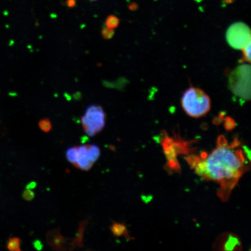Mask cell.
<instances>
[{
  "label": "cell",
  "mask_w": 251,
  "mask_h": 251,
  "mask_svg": "<svg viewBox=\"0 0 251 251\" xmlns=\"http://www.w3.org/2000/svg\"><path fill=\"white\" fill-rule=\"evenodd\" d=\"M247 149L237 138L229 143L221 135L216 148L209 154L191 155L186 160L201 177L220 185L218 195L226 201L240 178L250 169V152L247 153Z\"/></svg>",
  "instance_id": "1"
},
{
  "label": "cell",
  "mask_w": 251,
  "mask_h": 251,
  "mask_svg": "<svg viewBox=\"0 0 251 251\" xmlns=\"http://www.w3.org/2000/svg\"><path fill=\"white\" fill-rule=\"evenodd\" d=\"M181 106L188 116L199 118L208 114L211 110V100L202 90L191 87L182 96Z\"/></svg>",
  "instance_id": "2"
},
{
  "label": "cell",
  "mask_w": 251,
  "mask_h": 251,
  "mask_svg": "<svg viewBox=\"0 0 251 251\" xmlns=\"http://www.w3.org/2000/svg\"><path fill=\"white\" fill-rule=\"evenodd\" d=\"M229 86L235 96L246 100L251 98V67L241 65L231 74Z\"/></svg>",
  "instance_id": "3"
},
{
  "label": "cell",
  "mask_w": 251,
  "mask_h": 251,
  "mask_svg": "<svg viewBox=\"0 0 251 251\" xmlns=\"http://www.w3.org/2000/svg\"><path fill=\"white\" fill-rule=\"evenodd\" d=\"M106 115L101 106L91 105L81 118L84 130L90 137H94L103 130L105 126Z\"/></svg>",
  "instance_id": "4"
},
{
  "label": "cell",
  "mask_w": 251,
  "mask_h": 251,
  "mask_svg": "<svg viewBox=\"0 0 251 251\" xmlns=\"http://www.w3.org/2000/svg\"><path fill=\"white\" fill-rule=\"evenodd\" d=\"M251 30L243 23L232 24L227 30L226 39L228 45L233 49L241 50L251 43Z\"/></svg>",
  "instance_id": "5"
},
{
  "label": "cell",
  "mask_w": 251,
  "mask_h": 251,
  "mask_svg": "<svg viewBox=\"0 0 251 251\" xmlns=\"http://www.w3.org/2000/svg\"><path fill=\"white\" fill-rule=\"evenodd\" d=\"M68 238L61 234L60 228L54 229L47 232L46 241L53 250L66 251V245L70 244L68 242Z\"/></svg>",
  "instance_id": "6"
},
{
  "label": "cell",
  "mask_w": 251,
  "mask_h": 251,
  "mask_svg": "<svg viewBox=\"0 0 251 251\" xmlns=\"http://www.w3.org/2000/svg\"><path fill=\"white\" fill-rule=\"evenodd\" d=\"M215 247L219 250H238L241 249V244L237 235L226 233L218 238Z\"/></svg>",
  "instance_id": "7"
},
{
  "label": "cell",
  "mask_w": 251,
  "mask_h": 251,
  "mask_svg": "<svg viewBox=\"0 0 251 251\" xmlns=\"http://www.w3.org/2000/svg\"><path fill=\"white\" fill-rule=\"evenodd\" d=\"M94 164L91 162L89 158L87 146L82 145L78 147V152L75 167L84 171H89L93 167Z\"/></svg>",
  "instance_id": "8"
},
{
  "label": "cell",
  "mask_w": 251,
  "mask_h": 251,
  "mask_svg": "<svg viewBox=\"0 0 251 251\" xmlns=\"http://www.w3.org/2000/svg\"><path fill=\"white\" fill-rule=\"evenodd\" d=\"M88 222H89V219H87L81 222L79 225H78V230L76 235H75L74 240H72V242L70 244L71 251L76 249L77 248H83L84 247L83 238Z\"/></svg>",
  "instance_id": "9"
},
{
  "label": "cell",
  "mask_w": 251,
  "mask_h": 251,
  "mask_svg": "<svg viewBox=\"0 0 251 251\" xmlns=\"http://www.w3.org/2000/svg\"><path fill=\"white\" fill-rule=\"evenodd\" d=\"M112 225L110 226V230L115 236L128 237L127 230L124 224L114 221H112Z\"/></svg>",
  "instance_id": "10"
},
{
  "label": "cell",
  "mask_w": 251,
  "mask_h": 251,
  "mask_svg": "<svg viewBox=\"0 0 251 251\" xmlns=\"http://www.w3.org/2000/svg\"><path fill=\"white\" fill-rule=\"evenodd\" d=\"M87 146L90 160L91 162L94 164L99 159L100 154H101L99 147L93 144H87Z\"/></svg>",
  "instance_id": "11"
},
{
  "label": "cell",
  "mask_w": 251,
  "mask_h": 251,
  "mask_svg": "<svg viewBox=\"0 0 251 251\" xmlns=\"http://www.w3.org/2000/svg\"><path fill=\"white\" fill-rule=\"evenodd\" d=\"M78 152V147H69L66 151V157L71 164H76Z\"/></svg>",
  "instance_id": "12"
},
{
  "label": "cell",
  "mask_w": 251,
  "mask_h": 251,
  "mask_svg": "<svg viewBox=\"0 0 251 251\" xmlns=\"http://www.w3.org/2000/svg\"><path fill=\"white\" fill-rule=\"evenodd\" d=\"M21 241L20 238H10L7 243V249L10 251H21Z\"/></svg>",
  "instance_id": "13"
},
{
  "label": "cell",
  "mask_w": 251,
  "mask_h": 251,
  "mask_svg": "<svg viewBox=\"0 0 251 251\" xmlns=\"http://www.w3.org/2000/svg\"><path fill=\"white\" fill-rule=\"evenodd\" d=\"M39 127L45 133H49L52 129V124L49 118H43L39 122Z\"/></svg>",
  "instance_id": "14"
},
{
  "label": "cell",
  "mask_w": 251,
  "mask_h": 251,
  "mask_svg": "<svg viewBox=\"0 0 251 251\" xmlns=\"http://www.w3.org/2000/svg\"><path fill=\"white\" fill-rule=\"evenodd\" d=\"M119 23H120V21L119 18L113 15H109L105 21L106 26L111 28V29L118 27Z\"/></svg>",
  "instance_id": "15"
},
{
  "label": "cell",
  "mask_w": 251,
  "mask_h": 251,
  "mask_svg": "<svg viewBox=\"0 0 251 251\" xmlns=\"http://www.w3.org/2000/svg\"><path fill=\"white\" fill-rule=\"evenodd\" d=\"M243 50V57L241 58V62H251V43L248 44V45L242 49Z\"/></svg>",
  "instance_id": "16"
},
{
  "label": "cell",
  "mask_w": 251,
  "mask_h": 251,
  "mask_svg": "<svg viewBox=\"0 0 251 251\" xmlns=\"http://www.w3.org/2000/svg\"><path fill=\"white\" fill-rule=\"evenodd\" d=\"M102 36L105 40H110L113 38L115 35L114 29H111L107 26L103 27L101 31Z\"/></svg>",
  "instance_id": "17"
},
{
  "label": "cell",
  "mask_w": 251,
  "mask_h": 251,
  "mask_svg": "<svg viewBox=\"0 0 251 251\" xmlns=\"http://www.w3.org/2000/svg\"><path fill=\"white\" fill-rule=\"evenodd\" d=\"M235 126V122L231 117H227L225 119V127L227 130L233 129Z\"/></svg>",
  "instance_id": "18"
},
{
  "label": "cell",
  "mask_w": 251,
  "mask_h": 251,
  "mask_svg": "<svg viewBox=\"0 0 251 251\" xmlns=\"http://www.w3.org/2000/svg\"><path fill=\"white\" fill-rule=\"evenodd\" d=\"M34 197H35V193L32 190L26 189L24 191L23 198L27 201H31L34 199Z\"/></svg>",
  "instance_id": "19"
},
{
  "label": "cell",
  "mask_w": 251,
  "mask_h": 251,
  "mask_svg": "<svg viewBox=\"0 0 251 251\" xmlns=\"http://www.w3.org/2000/svg\"><path fill=\"white\" fill-rule=\"evenodd\" d=\"M33 247L37 251H42L44 246L42 241L37 239L33 241Z\"/></svg>",
  "instance_id": "20"
},
{
  "label": "cell",
  "mask_w": 251,
  "mask_h": 251,
  "mask_svg": "<svg viewBox=\"0 0 251 251\" xmlns=\"http://www.w3.org/2000/svg\"><path fill=\"white\" fill-rule=\"evenodd\" d=\"M224 112L221 113L218 117H215L213 119V123L216 125H218L224 121Z\"/></svg>",
  "instance_id": "21"
},
{
  "label": "cell",
  "mask_w": 251,
  "mask_h": 251,
  "mask_svg": "<svg viewBox=\"0 0 251 251\" xmlns=\"http://www.w3.org/2000/svg\"><path fill=\"white\" fill-rule=\"evenodd\" d=\"M37 186V183L35 181H31L30 183L27 184L26 189L32 190L35 188Z\"/></svg>",
  "instance_id": "22"
},
{
  "label": "cell",
  "mask_w": 251,
  "mask_h": 251,
  "mask_svg": "<svg viewBox=\"0 0 251 251\" xmlns=\"http://www.w3.org/2000/svg\"><path fill=\"white\" fill-rule=\"evenodd\" d=\"M67 5L69 7H74L75 5V0H68V1H67Z\"/></svg>",
  "instance_id": "23"
},
{
  "label": "cell",
  "mask_w": 251,
  "mask_h": 251,
  "mask_svg": "<svg viewBox=\"0 0 251 251\" xmlns=\"http://www.w3.org/2000/svg\"><path fill=\"white\" fill-rule=\"evenodd\" d=\"M137 8V5L135 4H131L130 5L129 9L131 11L136 10Z\"/></svg>",
  "instance_id": "24"
},
{
  "label": "cell",
  "mask_w": 251,
  "mask_h": 251,
  "mask_svg": "<svg viewBox=\"0 0 251 251\" xmlns=\"http://www.w3.org/2000/svg\"><path fill=\"white\" fill-rule=\"evenodd\" d=\"M89 1H97V0H89Z\"/></svg>",
  "instance_id": "25"
}]
</instances>
